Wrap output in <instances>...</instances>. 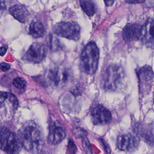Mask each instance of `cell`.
Listing matches in <instances>:
<instances>
[{"mask_svg":"<svg viewBox=\"0 0 154 154\" xmlns=\"http://www.w3.org/2000/svg\"><path fill=\"white\" fill-rule=\"evenodd\" d=\"M18 136L22 147L32 153L40 152L44 145L41 129L32 121L25 123L18 131Z\"/></svg>","mask_w":154,"mask_h":154,"instance_id":"obj_1","label":"cell"},{"mask_svg":"<svg viewBox=\"0 0 154 154\" xmlns=\"http://www.w3.org/2000/svg\"><path fill=\"white\" fill-rule=\"evenodd\" d=\"M5 4L4 2H0V10H4V9L5 8Z\"/></svg>","mask_w":154,"mask_h":154,"instance_id":"obj_27","label":"cell"},{"mask_svg":"<svg viewBox=\"0 0 154 154\" xmlns=\"http://www.w3.org/2000/svg\"><path fill=\"white\" fill-rule=\"evenodd\" d=\"M48 43L50 48L55 51L62 49L63 48V46L59 40L56 37H53L52 35H51L49 37Z\"/></svg>","mask_w":154,"mask_h":154,"instance_id":"obj_19","label":"cell"},{"mask_svg":"<svg viewBox=\"0 0 154 154\" xmlns=\"http://www.w3.org/2000/svg\"><path fill=\"white\" fill-rule=\"evenodd\" d=\"M145 0H125L126 2L128 4H141L143 3Z\"/></svg>","mask_w":154,"mask_h":154,"instance_id":"obj_24","label":"cell"},{"mask_svg":"<svg viewBox=\"0 0 154 154\" xmlns=\"http://www.w3.org/2000/svg\"><path fill=\"white\" fill-rule=\"evenodd\" d=\"M137 134L147 143L154 144V124L140 125L137 127Z\"/></svg>","mask_w":154,"mask_h":154,"instance_id":"obj_15","label":"cell"},{"mask_svg":"<svg viewBox=\"0 0 154 154\" xmlns=\"http://www.w3.org/2000/svg\"><path fill=\"white\" fill-rule=\"evenodd\" d=\"M19 103L16 97L11 93L0 92V118L8 121L13 117L18 109Z\"/></svg>","mask_w":154,"mask_h":154,"instance_id":"obj_5","label":"cell"},{"mask_svg":"<svg viewBox=\"0 0 154 154\" xmlns=\"http://www.w3.org/2000/svg\"><path fill=\"white\" fill-rule=\"evenodd\" d=\"M53 31L57 36L75 41L79 40L80 37V27L75 23H58L54 26Z\"/></svg>","mask_w":154,"mask_h":154,"instance_id":"obj_7","label":"cell"},{"mask_svg":"<svg viewBox=\"0 0 154 154\" xmlns=\"http://www.w3.org/2000/svg\"><path fill=\"white\" fill-rule=\"evenodd\" d=\"M80 6L86 14L92 16L97 11L96 5L92 0H80Z\"/></svg>","mask_w":154,"mask_h":154,"instance_id":"obj_18","label":"cell"},{"mask_svg":"<svg viewBox=\"0 0 154 154\" xmlns=\"http://www.w3.org/2000/svg\"><path fill=\"white\" fill-rule=\"evenodd\" d=\"M22 146L19 136L6 127L0 131V148L8 154L19 153Z\"/></svg>","mask_w":154,"mask_h":154,"instance_id":"obj_4","label":"cell"},{"mask_svg":"<svg viewBox=\"0 0 154 154\" xmlns=\"http://www.w3.org/2000/svg\"><path fill=\"white\" fill-rule=\"evenodd\" d=\"M143 26L137 24H128L123 29L122 36L128 42L138 40L142 37Z\"/></svg>","mask_w":154,"mask_h":154,"instance_id":"obj_12","label":"cell"},{"mask_svg":"<svg viewBox=\"0 0 154 154\" xmlns=\"http://www.w3.org/2000/svg\"><path fill=\"white\" fill-rule=\"evenodd\" d=\"M116 1V0H104V2L106 6L109 7L112 6Z\"/></svg>","mask_w":154,"mask_h":154,"instance_id":"obj_25","label":"cell"},{"mask_svg":"<svg viewBox=\"0 0 154 154\" xmlns=\"http://www.w3.org/2000/svg\"><path fill=\"white\" fill-rule=\"evenodd\" d=\"M100 52L94 42L87 43L81 54V66L82 70L88 75L94 74L97 69Z\"/></svg>","mask_w":154,"mask_h":154,"instance_id":"obj_2","label":"cell"},{"mask_svg":"<svg viewBox=\"0 0 154 154\" xmlns=\"http://www.w3.org/2000/svg\"><path fill=\"white\" fill-rule=\"evenodd\" d=\"M91 119L97 125L107 124L111 122L112 115L110 111L101 105H98L92 108Z\"/></svg>","mask_w":154,"mask_h":154,"instance_id":"obj_10","label":"cell"},{"mask_svg":"<svg viewBox=\"0 0 154 154\" xmlns=\"http://www.w3.org/2000/svg\"><path fill=\"white\" fill-rule=\"evenodd\" d=\"M73 133L77 137H81L82 138L87 137V132H85V130L81 128H75Z\"/></svg>","mask_w":154,"mask_h":154,"instance_id":"obj_21","label":"cell"},{"mask_svg":"<svg viewBox=\"0 0 154 154\" xmlns=\"http://www.w3.org/2000/svg\"><path fill=\"white\" fill-rule=\"evenodd\" d=\"M48 53L47 46L43 43H32L26 53V60L33 63H39L45 59Z\"/></svg>","mask_w":154,"mask_h":154,"instance_id":"obj_8","label":"cell"},{"mask_svg":"<svg viewBox=\"0 0 154 154\" xmlns=\"http://www.w3.org/2000/svg\"><path fill=\"white\" fill-rule=\"evenodd\" d=\"M29 33L35 39L42 38L45 34V28L41 23L33 21L30 24Z\"/></svg>","mask_w":154,"mask_h":154,"instance_id":"obj_17","label":"cell"},{"mask_svg":"<svg viewBox=\"0 0 154 154\" xmlns=\"http://www.w3.org/2000/svg\"><path fill=\"white\" fill-rule=\"evenodd\" d=\"M139 142L137 136L131 134H123L118 137L117 146L121 151L133 152L138 146Z\"/></svg>","mask_w":154,"mask_h":154,"instance_id":"obj_9","label":"cell"},{"mask_svg":"<svg viewBox=\"0 0 154 154\" xmlns=\"http://www.w3.org/2000/svg\"><path fill=\"white\" fill-rule=\"evenodd\" d=\"M70 72L68 69L60 66H54L49 69L46 73L47 82L55 87H62L70 80Z\"/></svg>","mask_w":154,"mask_h":154,"instance_id":"obj_6","label":"cell"},{"mask_svg":"<svg viewBox=\"0 0 154 154\" xmlns=\"http://www.w3.org/2000/svg\"><path fill=\"white\" fill-rule=\"evenodd\" d=\"M66 137V131L63 126L58 122H52L50 126L49 142L53 145L58 144Z\"/></svg>","mask_w":154,"mask_h":154,"instance_id":"obj_11","label":"cell"},{"mask_svg":"<svg viewBox=\"0 0 154 154\" xmlns=\"http://www.w3.org/2000/svg\"><path fill=\"white\" fill-rule=\"evenodd\" d=\"M137 77L141 82H146L152 80L154 72L152 68L149 65H145L137 71Z\"/></svg>","mask_w":154,"mask_h":154,"instance_id":"obj_16","label":"cell"},{"mask_svg":"<svg viewBox=\"0 0 154 154\" xmlns=\"http://www.w3.org/2000/svg\"><path fill=\"white\" fill-rule=\"evenodd\" d=\"M143 42L148 47L154 45V21L151 18H148L144 25L143 26L142 33Z\"/></svg>","mask_w":154,"mask_h":154,"instance_id":"obj_13","label":"cell"},{"mask_svg":"<svg viewBox=\"0 0 154 154\" xmlns=\"http://www.w3.org/2000/svg\"><path fill=\"white\" fill-rule=\"evenodd\" d=\"M7 52V49L5 47H2L0 48V56H4Z\"/></svg>","mask_w":154,"mask_h":154,"instance_id":"obj_26","label":"cell"},{"mask_svg":"<svg viewBox=\"0 0 154 154\" xmlns=\"http://www.w3.org/2000/svg\"><path fill=\"white\" fill-rule=\"evenodd\" d=\"M9 12L14 19L22 23L27 21L30 15L28 9L22 5L17 4L13 5L9 9Z\"/></svg>","mask_w":154,"mask_h":154,"instance_id":"obj_14","label":"cell"},{"mask_svg":"<svg viewBox=\"0 0 154 154\" xmlns=\"http://www.w3.org/2000/svg\"><path fill=\"white\" fill-rule=\"evenodd\" d=\"M13 85L16 88L22 89L26 86V82L25 80L23 78L17 77L14 80Z\"/></svg>","mask_w":154,"mask_h":154,"instance_id":"obj_20","label":"cell"},{"mask_svg":"<svg viewBox=\"0 0 154 154\" xmlns=\"http://www.w3.org/2000/svg\"><path fill=\"white\" fill-rule=\"evenodd\" d=\"M11 66L8 63L2 62L0 64V69L3 71H6L10 70Z\"/></svg>","mask_w":154,"mask_h":154,"instance_id":"obj_23","label":"cell"},{"mask_svg":"<svg viewBox=\"0 0 154 154\" xmlns=\"http://www.w3.org/2000/svg\"><path fill=\"white\" fill-rule=\"evenodd\" d=\"M82 139H83L82 143H83V148L85 152L88 153H91V148L90 145L88 138L86 137L82 138Z\"/></svg>","mask_w":154,"mask_h":154,"instance_id":"obj_22","label":"cell"},{"mask_svg":"<svg viewBox=\"0 0 154 154\" xmlns=\"http://www.w3.org/2000/svg\"><path fill=\"white\" fill-rule=\"evenodd\" d=\"M125 77V71L122 67L117 64L110 65L103 74L102 86L106 90L115 91L122 85Z\"/></svg>","mask_w":154,"mask_h":154,"instance_id":"obj_3","label":"cell"}]
</instances>
